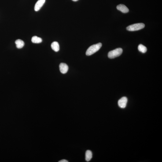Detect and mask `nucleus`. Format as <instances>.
Masks as SVG:
<instances>
[{"label":"nucleus","instance_id":"1","mask_svg":"<svg viewBox=\"0 0 162 162\" xmlns=\"http://www.w3.org/2000/svg\"><path fill=\"white\" fill-rule=\"evenodd\" d=\"M102 44L101 43L93 45L88 49L86 52V54L87 56H90L96 52L98 51L102 46Z\"/></svg>","mask_w":162,"mask_h":162},{"label":"nucleus","instance_id":"2","mask_svg":"<svg viewBox=\"0 0 162 162\" xmlns=\"http://www.w3.org/2000/svg\"><path fill=\"white\" fill-rule=\"evenodd\" d=\"M123 52V50L121 48H117L110 51L108 53V57L111 59L114 58L121 55Z\"/></svg>","mask_w":162,"mask_h":162},{"label":"nucleus","instance_id":"3","mask_svg":"<svg viewBox=\"0 0 162 162\" xmlns=\"http://www.w3.org/2000/svg\"><path fill=\"white\" fill-rule=\"evenodd\" d=\"M145 26V24L143 23H137L129 26L126 28V29L129 31H137L144 28Z\"/></svg>","mask_w":162,"mask_h":162},{"label":"nucleus","instance_id":"4","mask_svg":"<svg viewBox=\"0 0 162 162\" xmlns=\"http://www.w3.org/2000/svg\"><path fill=\"white\" fill-rule=\"evenodd\" d=\"M127 102V98L126 97H123L118 101V105L119 107L124 108L126 107Z\"/></svg>","mask_w":162,"mask_h":162},{"label":"nucleus","instance_id":"5","mask_svg":"<svg viewBox=\"0 0 162 162\" xmlns=\"http://www.w3.org/2000/svg\"><path fill=\"white\" fill-rule=\"evenodd\" d=\"M46 0H38L35 4L34 10L35 11H38L42 7L45 3Z\"/></svg>","mask_w":162,"mask_h":162},{"label":"nucleus","instance_id":"6","mask_svg":"<svg viewBox=\"0 0 162 162\" xmlns=\"http://www.w3.org/2000/svg\"><path fill=\"white\" fill-rule=\"evenodd\" d=\"M59 68L60 72L63 74L66 73L68 70V66L65 63H61L60 65Z\"/></svg>","mask_w":162,"mask_h":162},{"label":"nucleus","instance_id":"7","mask_svg":"<svg viewBox=\"0 0 162 162\" xmlns=\"http://www.w3.org/2000/svg\"><path fill=\"white\" fill-rule=\"evenodd\" d=\"M117 9L123 13H127L129 12L128 8L124 5L120 4L117 6Z\"/></svg>","mask_w":162,"mask_h":162},{"label":"nucleus","instance_id":"8","mask_svg":"<svg viewBox=\"0 0 162 162\" xmlns=\"http://www.w3.org/2000/svg\"><path fill=\"white\" fill-rule=\"evenodd\" d=\"M16 47L18 49H21L24 46V43L23 41L21 39H17L15 42Z\"/></svg>","mask_w":162,"mask_h":162},{"label":"nucleus","instance_id":"9","mask_svg":"<svg viewBox=\"0 0 162 162\" xmlns=\"http://www.w3.org/2000/svg\"><path fill=\"white\" fill-rule=\"evenodd\" d=\"M52 49L56 52H58L60 50V46L58 42H53L51 44Z\"/></svg>","mask_w":162,"mask_h":162},{"label":"nucleus","instance_id":"10","mask_svg":"<svg viewBox=\"0 0 162 162\" xmlns=\"http://www.w3.org/2000/svg\"><path fill=\"white\" fill-rule=\"evenodd\" d=\"M93 157V153L90 150L86 151L85 153V160L87 162L90 161Z\"/></svg>","mask_w":162,"mask_h":162},{"label":"nucleus","instance_id":"11","mask_svg":"<svg viewBox=\"0 0 162 162\" xmlns=\"http://www.w3.org/2000/svg\"><path fill=\"white\" fill-rule=\"evenodd\" d=\"M31 41L32 42L34 43L38 44L41 43L42 42V40L41 38L35 36L32 37Z\"/></svg>","mask_w":162,"mask_h":162},{"label":"nucleus","instance_id":"12","mask_svg":"<svg viewBox=\"0 0 162 162\" xmlns=\"http://www.w3.org/2000/svg\"><path fill=\"white\" fill-rule=\"evenodd\" d=\"M138 50L140 52L145 53L147 51V49L145 46L142 44H140L138 46Z\"/></svg>","mask_w":162,"mask_h":162},{"label":"nucleus","instance_id":"13","mask_svg":"<svg viewBox=\"0 0 162 162\" xmlns=\"http://www.w3.org/2000/svg\"><path fill=\"white\" fill-rule=\"evenodd\" d=\"M59 162H68V161H67L66 160H63L60 161H59Z\"/></svg>","mask_w":162,"mask_h":162},{"label":"nucleus","instance_id":"14","mask_svg":"<svg viewBox=\"0 0 162 162\" xmlns=\"http://www.w3.org/2000/svg\"><path fill=\"white\" fill-rule=\"evenodd\" d=\"M72 0L75 2V1H78V0Z\"/></svg>","mask_w":162,"mask_h":162}]
</instances>
